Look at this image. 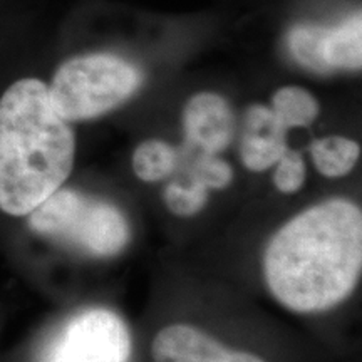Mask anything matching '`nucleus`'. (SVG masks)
Returning <instances> with one entry per match:
<instances>
[{"label": "nucleus", "mask_w": 362, "mask_h": 362, "mask_svg": "<svg viewBox=\"0 0 362 362\" xmlns=\"http://www.w3.org/2000/svg\"><path fill=\"white\" fill-rule=\"evenodd\" d=\"M361 270L362 211L346 198H332L293 216L272 237L264 255L272 296L300 314L346 300Z\"/></svg>", "instance_id": "1"}, {"label": "nucleus", "mask_w": 362, "mask_h": 362, "mask_svg": "<svg viewBox=\"0 0 362 362\" xmlns=\"http://www.w3.org/2000/svg\"><path fill=\"white\" fill-rule=\"evenodd\" d=\"M76 138L47 84L21 79L0 98V210L25 216L71 175Z\"/></svg>", "instance_id": "2"}, {"label": "nucleus", "mask_w": 362, "mask_h": 362, "mask_svg": "<svg viewBox=\"0 0 362 362\" xmlns=\"http://www.w3.org/2000/svg\"><path fill=\"white\" fill-rule=\"evenodd\" d=\"M29 226L93 257L116 255L129 242V225L119 208L71 188H59L34 208Z\"/></svg>", "instance_id": "3"}, {"label": "nucleus", "mask_w": 362, "mask_h": 362, "mask_svg": "<svg viewBox=\"0 0 362 362\" xmlns=\"http://www.w3.org/2000/svg\"><path fill=\"white\" fill-rule=\"evenodd\" d=\"M141 83V72L124 59L88 54L59 67L47 90L54 110L72 123L112 111L133 96Z\"/></svg>", "instance_id": "4"}, {"label": "nucleus", "mask_w": 362, "mask_h": 362, "mask_svg": "<svg viewBox=\"0 0 362 362\" xmlns=\"http://www.w3.org/2000/svg\"><path fill=\"white\" fill-rule=\"evenodd\" d=\"M131 334L116 312L90 307L71 315L45 344L39 362H129Z\"/></svg>", "instance_id": "5"}, {"label": "nucleus", "mask_w": 362, "mask_h": 362, "mask_svg": "<svg viewBox=\"0 0 362 362\" xmlns=\"http://www.w3.org/2000/svg\"><path fill=\"white\" fill-rule=\"evenodd\" d=\"M155 362H265L255 354L223 346L200 329L173 324L161 329L153 341Z\"/></svg>", "instance_id": "6"}, {"label": "nucleus", "mask_w": 362, "mask_h": 362, "mask_svg": "<svg viewBox=\"0 0 362 362\" xmlns=\"http://www.w3.org/2000/svg\"><path fill=\"white\" fill-rule=\"evenodd\" d=\"M183 128L189 144L203 153L218 155L232 143L235 116L220 94L198 93L185 106Z\"/></svg>", "instance_id": "7"}, {"label": "nucleus", "mask_w": 362, "mask_h": 362, "mask_svg": "<svg viewBox=\"0 0 362 362\" xmlns=\"http://www.w3.org/2000/svg\"><path fill=\"white\" fill-rule=\"evenodd\" d=\"M287 128L280 123L272 107L253 104L243 117L240 156L252 171H265L287 151Z\"/></svg>", "instance_id": "8"}, {"label": "nucleus", "mask_w": 362, "mask_h": 362, "mask_svg": "<svg viewBox=\"0 0 362 362\" xmlns=\"http://www.w3.org/2000/svg\"><path fill=\"white\" fill-rule=\"evenodd\" d=\"M329 71H359L362 64V17L356 12L344 24L329 29L325 39Z\"/></svg>", "instance_id": "9"}, {"label": "nucleus", "mask_w": 362, "mask_h": 362, "mask_svg": "<svg viewBox=\"0 0 362 362\" xmlns=\"http://www.w3.org/2000/svg\"><path fill=\"white\" fill-rule=\"evenodd\" d=\"M310 155L320 175L341 178L351 173L359 161L361 146L344 136H327L310 144Z\"/></svg>", "instance_id": "10"}, {"label": "nucleus", "mask_w": 362, "mask_h": 362, "mask_svg": "<svg viewBox=\"0 0 362 362\" xmlns=\"http://www.w3.org/2000/svg\"><path fill=\"white\" fill-rule=\"evenodd\" d=\"M272 111L287 129L307 128L319 116V103L309 90L285 86L272 98Z\"/></svg>", "instance_id": "11"}, {"label": "nucleus", "mask_w": 362, "mask_h": 362, "mask_svg": "<svg viewBox=\"0 0 362 362\" xmlns=\"http://www.w3.org/2000/svg\"><path fill=\"white\" fill-rule=\"evenodd\" d=\"M176 165H178V151L161 139L143 141L133 155L134 173L146 183L168 178Z\"/></svg>", "instance_id": "12"}, {"label": "nucleus", "mask_w": 362, "mask_h": 362, "mask_svg": "<svg viewBox=\"0 0 362 362\" xmlns=\"http://www.w3.org/2000/svg\"><path fill=\"white\" fill-rule=\"evenodd\" d=\"M327 34L329 29L320 25H297L288 34V49H291L292 56L307 69L330 72L324 56Z\"/></svg>", "instance_id": "13"}, {"label": "nucleus", "mask_w": 362, "mask_h": 362, "mask_svg": "<svg viewBox=\"0 0 362 362\" xmlns=\"http://www.w3.org/2000/svg\"><path fill=\"white\" fill-rule=\"evenodd\" d=\"M166 206L171 214L178 216H192L203 210L208 200V189L198 181H192L189 185L171 183L166 187L165 193Z\"/></svg>", "instance_id": "14"}, {"label": "nucleus", "mask_w": 362, "mask_h": 362, "mask_svg": "<svg viewBox=\"0 0 362 362\" xmlns=\"http://www.w3.org/2000/svg\"><path fill=\"white\" fill-rule=\"evenodd\" d=\"M275 165H277L274 175L275 188L285 194L298 192L305 181V163L300 153L287 149Z\"/></svg>", "instance_id": "15"}, {"label": "nucleus", "mask_w": 362, "mask_h": 362, "mask_svg": "<svg viewBox=\"0 0 362 362\" xmlns=\"http://www.w3.org/2000/svg\"><path fill=\"white\" fill-rule=\"evenodd\" d=\"M194 181L202 183L206 189H221L228 187L233 180V170L228 163L216 155L202 153L194 163Z\"/></svg>", "instance_id": "16"}]
</instances>
